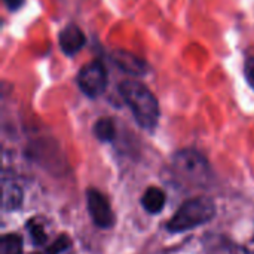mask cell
<instances>
[{"label":"cell","instance_id":"obj_1","mask_svg":"<svg viewBox=\"0 0 254 254\" xmlns=\"http://www.w3.org/2000/svg\"><path fill=\"white\" fill-rule=\"evenodd\" d=\"M119 94L129 106L137 124L144 129H153L159 119V103L153 92L141 82L124 80Z\"/></svg>","mask_w":254,"mask_h":254},{"label":"cell","instance_id":"obj_2","mask_svg":"<svg viewBox=\"0 0 254 254\" xmlns=\"http://www.w3.org/2000/svg\"><path fill=\"white\" fill-rule=\"evenodd\" d=\"M216 214V205L210 198L198 196L186 201L167 223V229L173 234L186 232L210 222Z\"/></svg>","mask_w":254,"mask_h":254},{"label":"cell","instance_id":"obj_3","mask_svg":"<svg viewBox=\"0 0 254 254\" xmlns=\"http://www.w3.org/2000/svg\"><path fill=\"white\" fill-rule=\"evenodd\" d=\"M173 165L176 171L195 185H204L211 177V170L207 159L196 150L185 149L174 155Z\"/></svg>","mask_w":254,"mask_h":254},{"label":"cell","instance_id":"obj_4","mask_svg":"<svg viewBox=\"0 0 254 254\" xmlns=\"http://www.w3.org/2000/svg\"><path fill=\"white\" fill-rule=\"evenodd\" d=\"M77 85L86 97H100L107 88V70L104 64L100 60L85 64L77 74Z\"/></svg>","mask_w":254,"mask_h":254},{"label":"cell","instance_id":"obj_5","mask_svg":"<svg viewBox=\"0 0 254 254\" xmlns=\"http://www.w3.org/2000/svg\"><path fill=\"white\" fill-rule=\"evenodd\" d=\"M86 204L88 211L92 217V222L101 228L109 229L115 223V214L112 211V207L107 201V198L97 189H89L86 192Z\"/></svg>","mask_w":254,"mask_h":254},{"label":"cell","instance_id":"obj_6","mask_svg":"<svg viewBox=\"0 0 254 254\" xmlns=\"http://www.w3.org/2000/svg\"><path fill=\"white\" fill-rule=\"evenodd\" d=\"M110 58L116 67H119L124 73H128L131 76H144L149 71V64L143 58L128 51H113Z\"/></svg>","mask_w":254,"mask_h":254},{"label":"cell","instance_id":"obj_7","mask_svg":"<svg viewBox=\"0 0 254 254\" xmlns=\"http://www.w3.org/2000/svg\"><path fill=\"white\" fill-rule=\"evenodd\" d=\"M58 43L61 51L67 55V57H73L76 55L86 43V37L83 34V31L79 28V25L76 24H68L67 27H64L60 31L58 36Z\"/></svg>","mask_w":254,"mask_h":254},{"label":"cell","instance_id":"obj_8","mask_svg":"<svg viewBox=\"0 0 254 254\" xmlns=\"http://www.w3.org/2000/svg\"><path fill=\"white\" fill-rule=\"evenodd\" d=\"M167 202V195L161 188L152 186L146 189V192L141 196V205L143 208L150 214H158L164 210Z\"/></svg>","mask_w":254,"mask_h":254},{"label":"cell","instance_id":"obj_9","mask_svg":"<svg viewBox=\"0 0 254 254\" xmlns=\"http://www.w3.org/2000/svg\"><path fill=\"white\" fill-rule=\"evenodd\" d=\"M3 199H1V205L3 210L6 211H12L19 208L21 202H22V190L18 185L12 183V182H3Z\"/></svg>","mask_w":254,"mask_h":254},{"label":"cell","instance_id":"obj_10","mask_svg":"<svg viewBox=\"0 0 254 254\" xmlns=\"http://www.w3.org/2000/svg\"><path fill=\"white\" fill-rule=\"evenodd\" d=\"M94 135L100 141H113L116 137V127L113 119L110 118H101L94 125Z\"/></svg>","mask_w":254,"mask_h":254},{"label":"cell","instance_id":"obj_11","mask_svg":"<svg viewBox=\"0 0 254 254\" xmlns=\"http://www.w3.org/2000/svg\"><path fill=\"white\" fill-rule=\"evenodd\" d=\"M22 240L15 234H7L0 241V254H21Z\"/></svg>","mask_w":254,"mask_h":254},{"label":"cell","instance_id":"obj_12","mask_svg":"<svg viewBox=\"0 0 254 254\" xmlns=\"http://www.w3.org/2000/svg\"><path fill=\"white\" fill-rule=\"evenodd\" d=\"M27 228H28V231H30V235H31V240H33V243H34V244L42 246V244H45V243H46L48 235H46L45 228H43V225H42V223H39L36 219H33V220H30V222H28Z\"/></svg>","mask_w":254,"mask_h":254},{"label":"cell","instance_id":"obj_13","mask_svg":"<svg viewBox=\"0 0 254 254\" xmlns=\"http://www.w3.org/2000/svg\"><path fill=\"white\" fill-rule=\"evenodd\" d=\"M70 246H71V243H70L68 237L67 235H61L48 247V250H46L45 254H60L63 253V252H65Z\"/></svg>","mask_w":254,"mask_h":254},{"label":"cell","instance_id":"obj_14","mask_svg":"<svg viewBox=\"0 0 254 254\" xmlns=\"http://www.w3.org/2000/svg\"><path fill=\"white\" fill-rule=\"evenodd\" d=\"M244 76L247 83L254 89V57L249 58L244 64Z\"/></svg>","mask_w":254,"mask_h":254},{"label":"cell","instance_id":"obj_15","mask_svg":"<svg viewBox=\"0 0 254 254\" xmlns=\"http://www.w3.org/2000/svg\"><path fill=\"white\" fill-rule=\"evenodd\" d=\"M4 1V4H6V7L9 9V10H18L22 4H24V0H3Z\"/></svg>","mask_w":254,"mask_h":254}]
</instances>
